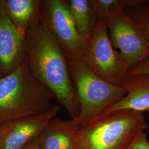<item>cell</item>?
<instances>
[{"label":"cell","instance_id":"8992f818","mask_svg":"<svg viewBox=\"0 0 149 149\" xmlns=\"http://www.w3.org/2000/svg\"><path fill=\"white\" fill-rule=\"evenodd\" d=\"M40 23L58 43L69 63L83 59L86 43L77 31L67 1L42 0Z\"/></svg>","mask_w":149,"mask_h":149},{"label":"cell","instance_id":"e0dca14e","mask_svg":"<svg viewBox=\"0 0 149 149\" xmlns=\"http://www.w3.org/2000/svg\"><path fill=\"white\" fill-rule=\"evenodd\" d=\"M139 74H149V60H145L130 70L128 76Z\"/></svg>","mask_w":149,"mask_h":149},{"label":"cell","instance_id":"6da1fadb","mask_svg":"<svg viewBox=\"0 0 149 149\" xmlns=\"http://www.w3.org/2000/svg\"><path fill=\"white\" fill-rule=\"evenodd\" d=\"M26 36L27 62L32 75L53 93L70 119L78 117L79 103L64 52L41 23L30 28Z\"/></svg>","mask_w":149,"mask_h":149},{"label":"cell","instance_id":"9a60e30c","mask_svg":"<svg viewBox=\"0 0 149 149\" xmlns=\"http://www.w3.org/2000/svg\"><path fill=\"white\" fill-rule=\"evenodd\" d=\"M124 11L138 24L144 34L149 49V0L141 5Z\"/></svg>","mask_w":149,"mask_h":149},{"label":"cell","instance_id":"277c9868","mask_svg":"<svg viewBox=\"0 0 149 149\" xmlns=\"http://www.w3.org/2000/svg\"><path fill=\"white\" fill-rule=\"evenodd\" d=\"M69 64L80 107L78 117L72 120L80 127L100 117L127 94L122 86L98 77L84 59Z\"/></svg>","mask_w":149,"mask_h":149},{"label":"cell","instance_id":"9c48e42d","mask_svg":"<svg viewBox=\"0 0 149 149\" xmlns=\"http://www.w3.org/2000/svg\"><path fill=\"white\" fill-rule=\"evenodd\" d=\"M27 55L26 34L0 11V79L17 69L27 60Z\"/></svg>","mask_w":149,"mask_h":149},{"label":"cell","instance_id":"4fadbf2b","mask_svg":"<svg viewBox=\"0 0 149 149\" xmlns=\"http://www.w3.org/2000/svg\"><path fill=\"white\" fill-rule=\"evenodd\" d=\"M77 31L87 43L90 39L99 18L90 0L67 1Z\"/></svg>","mask_w":149,"mask_h":149},{"label":"cell","instance_id":"ba28073f","mask_svg":"<svg viewBox=\"0 0 149 149\" xmlns=\"http://www.w3.org/2000/svg\"><path fill=\"white\" fill-rule=\"evenodd\" d=\"M60 107L54 105L43 114L0 124V149H24L38 138L49 122L56 117Z\"/></svg>","mask_w":149,"mask_h":149},{"label":"cell","instance_id":"7c38bea8","mask_svg":"<svg viewBox=\"0 0 149 149\" xmlns=\"http://www.w3.org/2000/svg\"><path fill=\"white\" fill-rule=\"evenodd\" d=\"M42 0H0V11L24 34L40 23Z\"/></svg>","mask_w":149,"mask_h":149},{"label":"cell","instance_id":"5bb4252c","mask_svg":"<svg viewBox=\"0 0 149 149\" xmlns=\"http://www.w3.org/2000/svg\"><path fill=\"white\" fill-rule=\"evenodd\" d=\"M91 3L99 17L104 18L114 8L124 11L141 5L147 0H90Z\"/></svg>","mask_w":149,"mask_h":149},{"label":"cell","instance_id":"2e32d148","mask_svg":"<svg viewBox=\"0 0 149 149\" xmlns=\"http://www.w3.org/2000/svg\"><path fill=\"white\" fill-rule=\"evenodd\" d=\"M127 149H149V141L145 132L138 135Z\"/></svg>","mask_w":149,"mask_h":149},{"label":"cell","instance_id":"30bf717a","mask_svg":"<svg viewBox=\"0 0 149 149\" xmlns=\"http://www.w3.org/2000/svg\"><path fill=\"white\" fill-rule=\"evenodd\" d=\"M127 94L102 116L122 111L149 112V74L129 75L121 85Z\"/></svg>","mask_w":149,"mask_h":149},{"label":"cell","instance_id":"7a4b0ae2","mask_svg":"<svg viewBox=\"0 0 149 149\" xmlns=\"http://www.w3.org/2000/svg\"><path fill=\"white\" fill-rule=\"evenodd\" d=\"M54 100L53 93L32 75L27 59L0 79V124L48 112Z\"/></svg>","mask_w":149,"mask_h":149},{"label":"cell","instance_id":"5b68a950","mask_svg":"<svg viewBox=\"0 0 149 149\" xmlns=\"http://www.w3.org/2000/svg\"><path fill=\"white\" fill-rule=\"evenodd\" d=\"M104 18L100 17L94 31L86 43L83 59L87 65L102 79L121 85L130 68L119 51L113 48Z\"/></svg>","mask_w":149,"mask_h":149},{"label":"cell","instance_id":"8fae6325","mask_svg":"<svg viewBox=\"0 0 149 149\" xmlns=\"http://www.w3.org/2000/svg\"><path fill=\"white\" fill-rule=\"evenodd\" d=\"M80 126L72 119L54 118L38 136L41 149H76Z\"/></svg>","mask_w":149,"mask_h":149},{"label":"cell","instance_id":"ac0fdd59","mask_svg":"<svg viewBox=\"0 0 149 149\" xmlns=\"http://www.w3.org/2000/svg\"><path fill=\"white\" fill-rule=\"evenodd\" d=\"M24 149H41L38 143V137L28 145Z\"/></svg>","mask_w":149,"mask_h":149},{"label":"cell","instance_id":"3957f363","mask_svg":"<svg viewBox=\"0 0 149 149\" xmlns=\"http://www.w3.org/2000/svg\"><path fill=\"white\" fill-rule=\"evenodd\" d=\"M143 113L113 112L80 127L76 149H127L148 128Z\"/></svg>","mask_w":149,"mask_h":149},{"label":"cell","instance_id":"52a82bcc","mask_svg":"<svg viewBox=\"0 0 149 149\" xmlns=\"http://www.w3.org/2000/svg\"><path fill=\"white\" fill-rule=\"evenodd\" d=\"M104 18L112 45L122 54L130 70L148 59L149 49L144 34L124 10L114 8Z\"/></svg>","mask_w":149,"mask_h":149}]
</instances>
